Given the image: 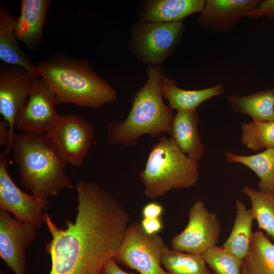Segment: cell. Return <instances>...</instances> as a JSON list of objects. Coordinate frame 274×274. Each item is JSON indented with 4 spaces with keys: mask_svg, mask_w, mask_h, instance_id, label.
Segmentation results:
<instances>
[{
    "mask_svg": "<svg viewBox=\"0 0 274 274\" xmlns=\"http://www.w3.org/2000/svg\"><path fill=\"white\" fill-rule=\"evenodd\" d=\"M202 255L214 274H242V260L223 246L211 247Z\"/></svg>",
    "mask_w": 274,
    "mask_h": 274,
    "instance_id": "obj_27",
    "label": "cell"
},
{
    "mask_svg": "<svg viewBox=\"0 0 274 274\" xmlns=\"http://www.w3.org/2000/svg\"><path fill=\"white\" fill-rule=\"evenodd\" d=\"M11 151L21 182L32 194L48 199L62 189L75 188L64 172L67 163L45 132H15Z\"/></svg>",
    "mask_w": 274,
    "mask_h": 274,
    "instance_id": "obj_2",
    "label": "cell"
},
{
    "mask_svg": "<svg viewBox=\"0 0 274 274\" xmlns=\"http://www.w3.org/2000/svg\"><path fill=\"white\" fill-rule=\"evenodd\" d=\"M8 154L0 153V209L12 213L17 219L40 228L48 199H41L21 190L10 176L8 169Z\"/></svg>",
    "mask_w": 274,
    "mask_h": 274,
    "instance_id": "obj_10",
    "label": "cell"
},
{
    "mask_svg": "<svg viewBox=\"0 0 274 274\" xmlns=\"http://www.w3.org/2000/svg\"><path fill=\"white\" fill-rule=\"evenodd\" d=\"M45 132L65 162L78 167L82 165L95 135L92 125L74 114L58 115Z\"/></svg>",
    "mask_w": 274,
    "mask_h": 274,
    "instance_id": "obj_8",
    "label": "cell"
},
{
    "mask_svg": "<svg viewBox=\"0 0 274 274\" xmlns=\"http://www.w3.org/2000/svg\"><path fill=\"white\" fill-rule=\"evenodd\" d=\"M242 274H274V244L263 232H253L248 252L242 260Z\"/></svg>",
    "mask_w": 274,
    "mask_h": 274,
    "instance_id": "obj_20",
    "label": "cell"
},
{
    "mask_svg": "<svg viewBox=\"0 0 274 274\" xmlns=\"http://www.w3.org/2000/svg\"><path fill=\"white\" fill-rule=\"evenodd\" d=\"M259 2V0H207L198 17L199 25L202 29L212 33L229 32Z\"/></svg>",
    "mask_w": 274,
    "mask_h": 274,
    "instance_id": "obj_14",
    "label": "cell"
},
{
    "mask_svg": "<svg viewBox=\"0 0 274 274\" xmlns=\"http://www.w3.org/2000/svg\"><path fill=\"white\" fill-rule=\"evenodd\" d=\"M227 101L234 112L247 114L253 121H274V89H265L243 96L231 94L227 97Z\"/></svg>",
    "mask_w": 274,
    "mask_h": 274,
    "instance_id": "obj_21",
    "label": "cell"
},
{
    "mask_svg": "<svg viewBox=\"0 0 274 274\" xmlns=\"http://www.w3.org/2000/svg\"><path fill=\"white\" fill-rule=\"evenodd\" d=\"M199 122L196 111L178 112L174 116L170 135L180 149L197 162L202 158L204 151L197 129Z\"/></svg>",
    "mask_w": 274,
    "mask_h": 274,
    "instance_id": "obj_18",
    "label": "cell"
},
{
    "mask_svg": "<svg viewBox=\"0 0 274 274\" xmlns=\"http://www.w3.org/2000/svg\"><path fill=\"white\" fill-rule=\"evenodd\" d=\"M242 190L251 201L250 211L259 228L274 241V193L256 190L248 186L243 187Z\"/></svg>",
    "mask_w": 274,
    "mask_h": 274,
    "instance_id": "obj_25",
    "label": "cell"
},
{
    "mask_svg": "<svg viewBox=\"0 0 274 274\" xmlns=\"http://www.w3.org/2000/svg\"><path fill=\"white\" fill-rule=\"evenodd\" d=\"M145 72L148 79L134 94L127 117L123 121H112L108 125L106 140L110 145L133 146L145 134L152 138L162 132L171 135L175 114L163 100L161 84L164 71L161 65H149Z\"/></svg>",
    "mask_w": 274,
    "mask_h": 274,
    "instance_id": "obj_3",
    "label": "cell"
},
{
    "mask_svg": "<svg viewBox=\"0 0 274 274\" xmlns=\"http://www.w3.org/2000/svg\"><path fill=\"white\" fill-rule=\"evenodd\" d=\"M37 65L55 95V105L96 109L117 99V91L86 60L56 55Z\"/></svg>",
    "mask_w": 274,
    "mask_h": 274,
    "instance_id": "obj_4",
    "label": "cell"
},
{
    "mask_svg": "<svg viewBox=\"0 0 274 274\" xmlns=\"http://www.w3.org/2000/svg\"><path fill=\"white\" fill-rule=\"evenodd\" d=\"M225 158L227 162L242 163L254 171L259 178V190L274 193V149L252 155H240L227 151Z\"/></svg>",
    "mask_w": 274,
    "mask_h": 274,
    "instance_id": "obj_23",
    "label": "cell"
},
{
    "mask_svg": "<svg viewBox=\"0 0 274 274\" xmlns=\"http://www.w3.org/2000/svg\"><path fill=\"white\" fill-rule=\"evenodd\" d=\"M55 95L43 78L34 79L27 102L18 113L15 129L20 132H44L58 116L54 106Z\"/></svg>",
    "mask_w": 274,
    "mask_h": 274,
    "instance_id": "obj_13",
    "label": "cell"
},
{
    "mask_svg": "<svg viewBox=\"0 0 274 274\" xmlns=\"http://www.w3.org/2000/svg\"><path fill=\"white\" fill-rule=\"evenodd\" d=\"M100 274H135L133 272H127L123 270L113 259L108 260L104 264Z\"/></svg>",
    "mask_w": 274,
    "mask_h": 274,
    "instance_id": "obj_31",
    "label": "cell"
},
{
    "mask_svg": "<svg viewBox=\"0 0 274 274\" xmlns=\"http://www.w3.org/2000/svg\"><path fill=\"white\" fill-rule=\"evenodd\" d=\"M185 30L182 22L137 21L131 30L129 48L143 63L161 65L181 42Z\"/></svg>",
    "mask_w": 274,
    "mask_h": 274,
    "instance_id": "obj_6",
    "label": "cell"
},
{
    "mask_svg": "<svg viewBox=\"0 0 274 274\" xmlns=\"http://www.w3.org/2000/svg\"><path fill=\"white\" fill-rule=\"evenodd\" d=\"M167 248L161 237L146 233L140 223L133 222L128 225L113 259L140 274H169L161 265Z\"/></svg>",
    "mask_w": 274,
    "mask_h": 274,
    "instance_id": "obj_7",
    "label": "cell"
},
{
    "mask_svg": "<svg viewBox=\"0 0 274 274\" xmlns=\"http://www.w3.org/2000/svg\"><path fill=\"white\" fill-rule=\"evenodd\" d=\"M163 212V208L161 204L152 201L144 206L142 214L143 218H160Z\"/></svg>",
    "mask_w": 274,
    "mask_h": 274,
    "instance_id": "obj_30",
    "label": "cell"
},
{
    "mask_svg": "<svg viewBox=\"0 0 274 274\" xmlns=\"http://www.w3.org/2000/svg\"><path fill=\"white\" fill-rule=\"evenodd\" d=\"M161 265L169 274H212L202 255L182 252L167 248Z\"/></svg>",
    "mask_w": 274,
    "mask_h": 274,
    "instance_id": "obj_24",
    "label": "cell"
},
{
    "mask_svg": "<svg viewBox=\"0 0 274 274\" xmlns=\"http://www.w3.org/2000/svg\"><path fill=\"white\" fill-rule=\"evenodd\" d=\"M144 231L148 234H157L163 228L160 218H143L140 223Z\"/></svg>",
    "mask_w": 274,
    "mask_h": 274,
    "instance_id": "obj_29",
    "label": "cell"
},
{
    "mask_svg": "<svg viewBox=\"0 0 274 274\" xmlns=\"http://www.w3.org/2000/svg\"><path fill=\"white\" fill-rule=\"evenodd\" d=\"M204 0H145L140 5L138 21L179 22L187 16L200 13Z\"/></svg>",
    "mask_w": 274,
    "mask_h": 274,
    "instance_id": "obj_15",
    "label": "cell"
},
{
    "mask_svg": "<svg viewBox=\"0 0 274 274\" xmlns=\"http://www.w3.org/2000/svg\"><path fill=\"white\" fill-rule=\"evenodd\" d=\"M235 207L236 213L233 225L223 247L242 260L249 250L254 219L250 209H247L240 199L236 200Z\"/></svg>",
    "mask_w": 274,
    "mask_h": 274,
    "instance_id": "obj_22",
    "label": "cell"
},
{
    "mask_svg": "<svg viewBox=\"0 0 274 274\" xmlns=\"http://www.w3.org/2000/svg\"><path fill=\"white\" fill-rule=\"evenodd\" d=\"M163 97L172 109L178 112L195 111L206 100L224 94L221 84L200 90H185L179 87L175 80L165 76L161 84Z\"/></svg>",
    "mask_w": 274,
    "mask_h": 274,
    "instance_id": "obj_19",
    "label": "cell"
},
{
    "mask_svg": "<svg viewBox=\"0 0 274 274\" xmlns=\"http://www.w3.org/2000/svg\"><path fill=\"white\" fill-rule=\"evenodd\" d=\"M241 141L248 149L258 151L274 149V121L256 122L251 120L241 124Z\"/></svg>",
    "mask_w": 274,
    "mask_h": 274,
    "instance_id": "obj_26",
    "label": "cell"
},
{
    "mask_svg": "<svg viewBox=\"0 0 274 274\" xmlns=\"http://www.w3.org/2000/svg\"><path fill=\"white\" fill-rule=\"evenodd\" d=\"M36 229L0 210V256L14 274H25V249L35 238Z\"/></svg>",
    "mask_w": 274,
    "mask_h": 274,
    "instance_id": "obj_12",
    "label": "cell"
},
{
    "mask_svg": "<svg viewBox=\"0 0 274 274\" xmlns=\"http://www.w3.org/2000/svg\"><path fill=\"white\" fill-rule=\"evenodd\" d=\"M0 274H3V272H2V271H1Z\"/></svg>",
    "mask_w": 274,
    "mask_h": 274,
    "instance_id": "obj_33",
    "label": "cell"
},
{
    "mask_svg": "<svg viewBox=\"0 0 274 274\" xmlns=\"http://www.w3.org/2000/svg\"><path fill=\"white\" fill-rule=\"evenodd\" d=\"M77 214L65 228L58 227L47 211L44 217L52 238L46 246L50 255V274H100L117 254L130 215L109 192L92 182L79 180Z\"/></svg>",
    "mask_w": 274,
    "mask_h": 274,
    "instance_id": "obj_1",
    "label": "cell"
},
{
    "mask_svg": "<svg viewBox=\"0 0 274 274\" xmlns=\"http://www.w3.org/2000/svg\"><path fill=\"white\" fill-rule=\"evenodd\" d=\"M34 79L23 67L3 62L0 66V114L9 125L10 141L5 152L8 155L15 133L19 112L28 98Z\"/></svg>",
    "mask_w": 274,
    "mask_h": 274,
    "instance_id": "obj_11",
    "label": "cell"
},
{
    "mask_svg": "<svg viewBox=\"0 0 274 274\" xmlns=\"http://www.w3.org/2000/svg\"><path fill=\"white\" fill-rule=\"evenodd\" d=\"M198 164L171 137L160 138L149 153L140 178L145 195L155 199L172 189L188 188L199 179Z\"/></svg>",
    "mask_w": 274,
    "mask_h": 274,
    "instance_id": "obj_5",
    "label": "cell"
},
{
    "mask_svg": "<svg viewBox=\"0 0 274 274\" xmlns=\"http://www.w3.org/2000/svg\"><path fill=\"white\" fill-rule=\"evenodd\" d=\"M221 226L217 215L209 211L204 202L196 201L190 208L184 230L172 239V249L202 255L219 241Z\"/></svg>",
    "mask_w": 274,
    "mask_h": 274,
    "instance_id": "obj_9",
    "label": "cell"
},
{
    "mask_svg": "<svg viewBox=\"0 0 274 274\" xmlns=\"http://www.w3.org/2000/svg\"><path fill=\"white\" fill-rule=\"evenodd\" d=\"M20 14L14 27L15 35L29 49L37 47L43 35V27L50 1L21 0Z\"/></svg>",
    "mask_w": 274,
    "mask_h": 274,
    "instance_id": "obj_16",
    "label": "cell"
},
{
    "mask_svg": "<svg viewBox=\"0 0 274 274\" xmlns=\"http://www.w3.org/2000/svg\"><path fill=\"white\" fill-rule=\"evenodd\" d=\"M262 16H266L271 19H273L274 0L260 1L258 6L247 15L252 19H257Z\"/></svg>",
    "mask_w": 274,
    "mask_h": 274,
    "instance_id": "obj_28",
    "label": "cell"
},
{
    "mask_svg": "<svg viewBox=\"0 0 274 274\" xmlns=\"http://www.w3.org/2000/svg\"><path fill=\"white\" fill-rule=\"evenodd\" d=\"M17 18L3 5L0 6V59L3 62L24 68L33 79L41 78L37 65L26 56L15 35Z\"/></svg>",
    "mask_w": 274,
    "mask_h": 274,
    "instance_id": "obj_17",
    "label": "cell"
},
{
    "mask_svg": "<svg viewBox=\"0 0 274 274\" xmlns=\"http://www.w3.org/2000/svg\"><path fill=\"white\" fill-rule=\"evenodd\" d=\"M10 141L8 122L3 119L0 121V145L7 147Z\"/></svg>",
    "mask_w": 274,
    "mask_h": 274,
    "instance_id": "obj_32",
    "label": "cell"
}]
</instances>
